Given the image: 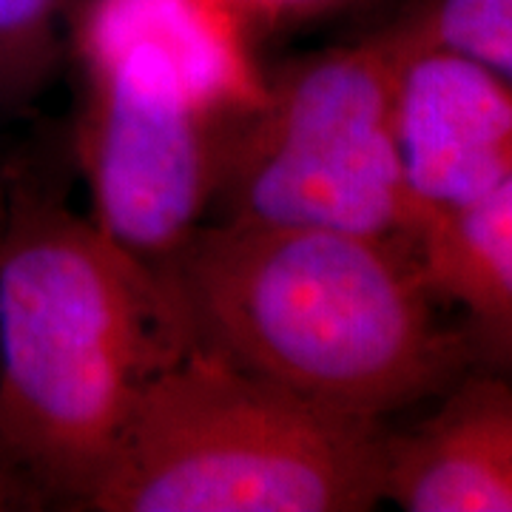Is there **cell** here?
Returning a JSON list of instances; mask_svg holds the SVG:
<instances>
[{"mask_svg": "<svg viewBox=\"0 0 512 512\" xmlns=\"http://www.w3.org/2000/svg\"><path fill=\"white\" fill-rule=\"evenodd\" d=\"M160 271L191 348L350 413L387 419L470 362L402 242L208 220Z\"/></svg>", "mask_w": 512, "mask_h": 512, "instance_id": "obj_1", "label": "cell"}, {"mask_svg": "<svg viewBox=\"0 0 512 512\" xmlns=\"http://www.w3.org/2000/svg\"><path fill=\"white\" fill-rule=\"evenodd\" d=\"M188 345L160 268L29 185L0 228V456L83 510L148 382Z\"/></svg>", "mask_w": 512, "mask_h": 512, "instance_id": "obj_2", "label": "cell"}, {"mask_svg": "<svg viewBox=\"0 0 512 512\" xmlns=\"http://www.w3.org/2000/svg\"><path fill=\"white\" fill-rule=\"evenodd\" d=\"M69 55L89 217L160 268L208 220L265 97L251 32L220 0H74Z\"/></svg>", "mask_w": 512, "mask_h": 512, "instance_id": "obj_3", "label": "cell"}, {"mask_svg": "<svg viewBox=\"0 0 512 512\" xmlns=\"http://www.w3.org/2000/svg\"><path fill=\"white\" fill-rule=\"evenodd\" d=\"M387 433L384 419L188 348L148 382L83 510H373Z\"/></svg>", "mask_w": 512, "mask_h": 512, "instance_id": "obj_4", "label": "cell"}, {"mask_svg": "<svg viewBox=\"0 0 512 512\" xmlns=\"http://www.w3.org/2000/svg\"><path fill=\"white\" fill-rule=\"evenodd\" d=\"M208 220L348 231L413 251L387 29L265 72V97L228 148Z\"/></svg>", "mask_w": 512, "mask_h": 512, "instance_id": "obj_5", "label": "cell"}, {"mask_svg": "<svg viewBox=\"0 0 512 512\" xmlns=\"http://www.w3.org/2000/svg\"><path fill=\"white\" fill-rule=\"evenodd\" d=\"M387 35L396 140L419 234L424 222L467 208L512 174V83L407 20Z\"/></svg>", "mask_w": 512, "mask_h": 512, "instance_id": "obj_6", "label": "cell"}, {"mask_svg": "<svg viewBox=\"0 0 512 512\" xmlns=\"http://www.w3.org/2000/svg\"><path fill=\"white\" fill-rule=\"evenodd\" d=\"M384 501L410 512H512V379L481 367L404 433H387Z\"/></svg>", "mask_w": 512, "mask_h": 512, "instance_id": "obj_7", "label": "cell"}, {"mask_svg": "<svg viewBox=\"0 0 512 512\" xmlns=\"http://www.w3.org/2000/svg\"><path fill=\"white\" fill-rule=\"evenodd\" d=\"M413 254L430 291L470 319L512 313V174L490 194L424 222Z\"/></svg>", "mask_w": 512, "mask_h": 512, "instance_id": "obj_8", "label": "cell"}, {"mask_svg": "<svg viewBox=\"0 0 512 512\" xmlns=\"http://www.w3.org/2000/svg\"><path fill=\"white\" fill-rule=\"evenodd\" d=\"M74 0H0V114L32 109L69 55Z\"/></svg>", "mask_w": 512, "mask_h": 512, "instance_id": "obj_9", "label": "cell"}, {"mask_svg": "<svg viewBox=\"0 0 512 512\" xmlns=\"http://www.w3.org/2000/svg\"><path fill=\"white\" fill-rule=\"evenodd\" d=\"M404 20L424 37L476 57L512 83V0H424Z\"/></svg>", "mask_w": 512, "mask_h": 512, "instance_id": "obj_10", "label": "cell"}, {"mask_svg": "<svg viewBox=\"0 0 512 512\" xmlns=\"http://www.w3.org/2000/svg\"><path fill=\"white\" fill-rule=\"evenodd\" d=\"M220 3H225L237 15L239 23L254 35L259 29H282L291 23L328 15L353 0H220Z\"/></svg>", "mask_w": 512, "mask_h": 512, "instance_id": "obj_11", "label": "cell"}, {"mask_svg": "<svg viewBox=\"0 0 512 512\" xmlns=\"http://www.w3.org/2000/svg\"><path fill=\"white\" fill-rule=\"evenodd\" d=\"M461 336L470 362H478L481 367L512 379V313L493 319H467Z\"/></svg>", "mask_w": 512, "mask_h": 512, "instance_id": "obj_12", "label": "cell"}, {"mask_svg": "<svg viewBox=\"0 0 512 512\" xmlns=\"http://www.w3.org/2000/svg\"><path fill=\"white\" fill-rule=\"evenodd\" d=\"M43 507H49L46 495L12 461L0 456V512L43 510Z\"/></svg>", "mask_w": 512, "mask_h": 512, "instance_id": "obj_13", "label": "cell"}, {"mask_svg": "<svg viewBox=\"0 0 512 512\" xmlns=\"http://www.w3.org/2000/svg\"><path fill=\"white\" fill-rule=\"evenodd\" d=\"M3 214H6V191H3V185H0V228H3ZM9 461V458H6Z\"/></svg>", "mask_w": 512, "mask_h": 512, "instance_id": "obj_14", "label": "cell"}]
</instances>
